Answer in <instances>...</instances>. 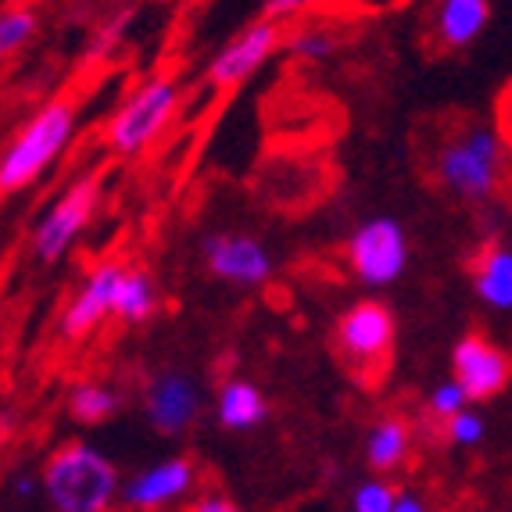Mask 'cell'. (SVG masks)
I'll return each instance as SVG.
<instances>
[{
	"instance_id": "6da1fadb",
	"label": "cell",
	"mask_w": 512,
	"mask_h": 512,
	"mask_svg": "<svg viewBox=\"0 0 512 512\" xmlns=\"http://www.w3.org/2000/svg\"><path fill=\"white\" fill-rule=\"evenodd\" d=\"M119 495V466L90 441L58 444L40 466V498L51 512H111Z\"/></svg>"
},
{
	"instance_id": "7a4b0ae2",
	"label": "cell",
	"mask_w": 512,
	"mask_h": 512,
	"mask_svg": "<svg viewBox=\"0 0 512 512\" xmlns=\"http://www.w3.org/2000/svg\"><path fill=\"white\" fill-rule=\"evenodd\" d=\"M434 180L466 205H487L509 180V144L495 126L462 122L437 144Z\"/></svg>"
},
{
	"instance_id": "3957f363",
	"label": "cell",
	"mask_w": 512,
	"mask_h": 512,
	"mask_svg": "<svg viewBox=\"0 0 512 512\" xmlns=\"http://www.w3.org/2000/svg\"><path fill=\"white\" fill-rule=\"evenodd\" d=\"M76 137V108L69 101H47L33 119L18 129L15 140L0 154V197L29 190L43 180L51 165L61 162Z\"/></svg>"
},
{
	"instance_id": "277c9868",
	"label": "cell",
	"mask_w": 512,
	"mask_h": 512,
	"mask_svg": "<svg viewBox=\"0 0 512 512\" xmlns=\"http://www.w3.org/2000/svg\"><path fill=\"white\" fill-rule=\"evenodd\" d=\"M180 101L183 90L176 79L165 72L147 76L144 83L122 97L119 108L111 111L108 126H104V144L119 158H137L169 129V122L180 111Z\"/></svg>"
},
{
	"instance_id": "5b68a950",
	"label": "cell",
	"mask_w": 512,
	"mask_h": 512,
	"mask_svg": "<svg viewBox=\"0 0 512 512\" xmlns=\"http://www.w3.org/2000/svg\"><path fill=\"white\" fill-rule=\"evenodd\" d=\"M394 337H398V323L394 312L376 298H362L348 305L333 326V344L337 355L348 362L355 373L373 384L387 373L394 355Z\"/></svg>"
},
{
	"instance_id": "8992f818",
	"label": "cell",
	"mask_w": 512,
	"mask_h": 512,
	"mask_svg": "<svg viewBox=\"0 0 512 512\" xmlns=\"http://www.w3.org/2000/svg\"><path fill=\"white\" fill-rule=\"evenodd\" d=\"M104 197V180L101 172H83L69 187L54 197L47 212L36 219L33 226V255L43 265H54L69 255L72 244L90 230L97 208Z\"/></svg>"
},
{
	"instance_id": "52a82bcc",
	"label": "cell",
	"mask_w": 512,
	"mask_h": 512,
	"mask_svg": "<svg viewBox=\"0 0 512 512\" xmlns=\"http://www.w3.org/2000/svg\"><path fill=\"white\" fill-rule=\"evenodd\" d=\"M344 262L362 287L384 291L402 280L409 269V233L391 215L366 219L344 244Z\"/></svg>"
},
{
	"instance_id": "ba28073f",
	"label": "cell",
	"mask_w": 512,
	"mask_h": 512,
	"mask_svg": "<svg viewBox=\"0 0 512 512\" xmlns=\"http://www.w3.org/2000/svg\"><path fill=\"white\" fill-rule=\"evenodd\" d=\"M280 43H283L280 22L258 18V22L244 26L240 33H233L208 58L205 83L215 86V90H237V86H244L251 76H258L273 61V54L280 51Z\"/></svg>"
},
{
	"instance_id": "9c48e42d",
	"label": "cell",
	"mask_w": 512,
	"mask_h": 512,
	"mask_svg": "<svg viewBox=\"0 0 512 512\" xmlns=\"http://www.w3.org/2000/svg\"><path fill=\"white\" fill-rule=\"evenodd\" d=\"M201 409H205V387L187 369H162L144 387V416L154 434H187L201 416Z\"/></svg>"
},
{
	"instance_id": "30bf717a",
	"label": "cell",
	"mask_w": 512,
	"mask_h": 512,
	"mask_svg": "<svg viewBox=\"0 0 512 512\" xmlns=\"http://www.w3.org/2000/svg\"><path fill=\"white\" fill-rule=\"evenodd\" d=\"M201 255H205L208 273L215 280L240 287V291H255L262 283H269L273 276V251L265 248L262 240L251 237V233H237V230H219L208 233L201 240Z\"/></svg>"
},
{
	"instance_id": "8fae6325",
	"label": "cell",
	"mask_w": 512,
	"mask_h": 512,
	"mask_svg": "<svg viewBox=\"0 0 512 512\" xmlns=\"http://www.w3.org/2000/svg\"><path fill=\"white\" fill-rule=\"evenodd\" d=\"M197 487V466L187 455H169L122 480L119 505L126 512H165L187 502Z\"/></svg>"
},
{
	"instance_id": "7c38bea8",
	"label": "cell",
	"mask_w": 512,
	"mask_h": 512,
	"mask_svg": "<svg viewBox=\"0 0 512 512\" xmlns=\"http://www.w3.org/2000/svg\"><path fill=\"white\" fill-rule=\"evenodd\" d=\"M122 276H126L122 262H97L79 280V287L72 291L69 305H65V312L58 319V330L65 341H83L101 323L115 319V294H119Z\"/></svg>"
},
{
	"instance_id": "4fadbf2b",
	"label": "cell",
	"mask_w": 512,
	"mask_h": 512,
	"mask_svg": "<svg viewBox=\"0 0 512 512\" xmlns=\"http://www.w3.org/2000/svg\"><path fill=\"white\" fill-rule=\"evenodd\" d=\"M452 380L470 402H491L512 384V359L484 333H466L452 348Z\"/></svg>"
},
{
	"instance_id": "5bb4252c",
	"label": "cell",
	"mask_w": 512,
	"mask_h": 512,
	"mask_svg": "<svg viewBox=\"0 0 512 512\" xmlns=\"http://www.w3.org/2000/svg\"><path fill=\"white\" fill-rule=\"evenodd\" d=\"M412 448H416L412 419H405L402 412H387V416H376L369 423L366 441H362V459H366L373 477H394L409 466Z\"/></svg>"
},
{
	"instance_id": "9a60e30c",
	"label": "cell",
	"mask_w": 512,
	"mask_h": 512,
	"mask_svg": "<svg viewBox=\"0 0 512 512\" xmlns=\"http://www.w3.org/2000/svg\"><path fill=\"white\" fill-rule=\"evenodd\" d=\"M491 22V0H434L430 33L441 51H466Z\"/></svg>"
},
{
	"instance_id": "2e32d148",
	"label": "cell",
	"mask_w": 512,
	"mask_h": 512,
	"mask_svg": "<svg viewBox=\"0 0 512 512\" xmlns=\"http://www.w3.org/2000/svg\"><path fill=\"white\" fill-rule=\"evenodd\" d=\"M215 419L230 434H251L269 419V398L262 387L244 380V376H230L215 391Z\"/></svg>"
},
{
	"instance_id": "e0dca14e",
	"label": "cell",
	"mask_w": 512,
	"mask_h": 512,
	"mask_svg": "<svg viewBox=\"0 0 512 512\" xmlns=\"http://www.w3.org/2000/svg\"><path fill=\"white\" fill-rule=\"evenodd\" d=\"M473 294L491 312H512V248L487 244L473 262Z\"/></svg>"
},
{
	"instance_id": "ac0fdd59",
	"label": "cell",
	"mask_w": 512,
	"mask_h": 512,
	"mask_svg": "<svg viewBox=\"0 0 512 512\" xmlns=\"http://www.w3.org/2000/svg\"><path fill=\"white\" fill-rule=\"evenodd\" d=\"M122 412V391L104 380H79L69 391V416L79 427H101Z\"/></svg>"
},
{
	"instance_id": "d6986e66",
	"label": "cell",
	"mask_w": 512,
	"mask_h": 512,
	"mask_svg": "<svg viewBox=\"0 0 512 512\" xmlns=\"http://www.w3.org/2000/svg\"><path fill=\"white\" fill-rule=\"evenodd\" d=\"M158 283L147 269H126L119 283V294H115V319L122 323H147V319L158 312Z\"/></svg>"
},
{
	"instance_id": "ffe728a7",
	"label": "cell",
	"mask_w": 512,
	"mask_h": 512,
	"mask_svg": "<svg viewBox=\"0 0 512 512\" xmlns=\"http://www.w3.org/2000/svg\"><path fill=\"white\" fill-rule=\"evenodd\" d=\"M283 47H287L291 58L319 65V61H330L333 51H337V33L319 26V22H301L291 36H283Z\"/></svg>"
},
{
	"instance_id": "44dd1931",
	"label": "cell",
	"mask_w": 512,
	"mask_h": 512,
	"mask_svg": "<svg viewBox=\"0 0 512 512\" xmlns=\"http://www.w3.org/2000/svg\"><path fill=\"white\" fill-rule=\"evenodd\" d=\"M40 18L33 8H4L0 11V61L15 58L26 43H33Z\"/></svg>"
},
{
	"instance_id": "7402d4cb",
	"label": "cell",
	"mask_w": 512,
	"mask_h": 512,
	"mask_svg": "<svg viewBox=\"0 0 512 512\" xmlns=\"http://www.w3.org/2000/svg\"><path fill=\"white\" fill-rule=\"evenodd\" d=\"M402 487L391 477H366L351 491V512H394Z\"/></svg>"
},
{
	"instance_id": "603a6c76",
	"label": "cell",
	"mask_w": 512,
	"mask_h": 512,
	"mask_svg": "<svg viewBox=\"0 0 512 512\" xmlns=\"http://www.w3.org/2000/svg\"><path fill=\"white\" fill-rule=\"evenodd\" d=\"M470 398H466V391H462L459 384H455L452 376L448 380H441V384H434L427 391V416L434 419L437 427H444L452 416H459L462 409H470Z\"/></svg>"
},
{
	"instance_id": "cb8c5ba5",
	"label": "cell",
	"mask_w": 512,
	"mask_h": 512,
	"mask_svg": "<svg viewBox=\"0 0 512 512\" xmlns=\"http://www.w3.org/2000/svg\"><path fill=\"white\" fill-rule=\"evenodd\" d=\"M441 434L452 448H477V444L487 437V423H484V416L470 405V409H462L459 416L448 419V423L441 427Z\"/></svg>"
},
{
	"instance_id": "d4e9b609",
	"label": "cell",
	"mask_w": 512,
	"mask_h": 512,
	"mask_svg": "<svg viewBox=\"0 0 512 512\" xmlns=\"http://www.w3.org/2000/svg\"><path fill=\"white\" fill-rule=\"evenodd\" d=\"M129 22H133V11H119L115 18H108L94 33V40H90V58H108L122 43V36L129 33Z\"/></svg>"
},
{
	"instance_id": "484cf974",
	"label": "cell",
	"mask_w": 512,
	"mask_h": 512,
	"mask_svg": "<svg viewBox=\"0 0 512 512\" xmlns=\"http://www.w3.org/2000/svg\"><path fill=\"white\" fill-rule=\"evenodd\" d=\"M323 0H262V18L269 22H291V18H301L308 15L312 8H319Z\"/></svg>"
},
{
	"instance_id": "4316f807",
	"label": "cell",
	"mask_w": 512,
	"mask_h": 512,
	"mask_svg": "<svg viewBox=\"0 0 512 512\" xmlns=\"http://www.w3.org/2000/svg\"><path fill=\"white\" fill-rule=\"evenodd\" d=\"M187 512H244V509L230 495H222V491H205V495H197L187 505Z\"/></svg>"
},
{
	"instance_id": "83f0119b",
	"label": "cell",
	"mask_w": 512,
	"mask_h": 512,
	"mask_svg": "<svg viewBox=\"0 0 512 512\" xmlns=\"http://www.w3.org/2000/svg\"><path fill=\"white\" fill-rule=\"evenodd\" d=\"M394 512H434V502L427 495H419L412 487H402L398 491V502H394Z\"/></svg>"
},
{
	"instance_id": "f1b7e54d",
	"label": "cell",
	"mask_w": 512,
	"mask_h": 512,
	"mask_svg": "<svg viewBox=\"0 0 512 512\" xmlns=\"http://www.w3.org/2000/svg\"><path fill=\"white\" fill-rule=\"evenodd\" d=\"M495 129L502 133V140L509 144V151H512V83L505 86L502 101H498V122H495Z\"/></svg>"
},
{
	"instance_id": "f546056e",
	"label": "cell",
	"mask_w": 512,
	"mask_h": 512,
	"mask_svg": "<svg viewBox=\"0 0 512 512\" xmlns=\"http://www.w3.org/2000/svg\"><path fill=\"white\" fill-rule=\"evenodd\" d=\"M11 495L15 498H36L40 495V473H15L11 480Z\"/></svg>"
},
{
	"instance_id": "4dcf8cb0",
	"label": "cell",
	"mask_w": 512,
	"mask_h": 512,
	"mask_svg": "<svg viewBox=\"0 0 512 512\" xmlns=\"http://www.w3.org/2000/svg\"><path fill=\"white\" fill-rule=\"evenodd\" d=\"M111 512H126V509H111Z\"/></svg>"
}]
</instances>
